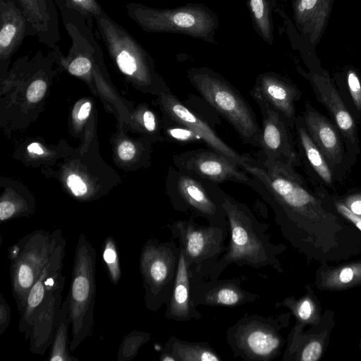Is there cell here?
Instances as JSON below:
<instances>
[{
  "instance_id": "8992f818",
  "label": "cell",
  "mask_w": 361,
  "mask_h": 361,
  "mask_svg": "<svg viewBox=\"0 0 361 361\" xmlns=\"http://www.w3.org/2000/svg\"><path fill=\"white\" fill-rule=\"evenodd\" d=\"M57 242V229H37L24 235L8 250L12 295L20 314L28 293L49 261Z\"/></svg>"
},
{
  "instance_id": "44dd1931",
  "label": "cell",
  "mask_w": 361,
  "mask_h": 361,
  "mask_svg": "<svg viewBox=\"0 0 361 361\" xmlns=\"http://www.w3.org/2000/svg\"><path fill=\"white\" fill-rule=\"evenodd\" d=\"M294 130L298 152L307 173L319 186L333 190L338 183L334 172L309 135L302 115L297 116Z\"/></svg>"
},
{
  "instance_id": "9c48e42d",
  "label": "cell",
  "mask_w": 361,
  "mask_h": 361,
  "mask_svg": "<svg viewBox=\"0 0 361 361\" xmlns=\"http://www.w3.org/2000/svg\"><path fill=\"white\" fill-rule=\"evenodd\" d=\"M173 238L178 240L192 274L204 278L207 271L226 251L228 227L198 224L195 217L177 220L167 226Z\"/></svg>"
},
{
  "instance_id": "4316f807",
  "label": "cell",
  "mask_w": 361,
  "mask_h": 361,
  "mask_svg": "<svg viewBox=\"0 0 361 361\" xmlns=\"http://www.w3.org/2000/svg\"><path fill=\"white\" fill-rule=\"evenodd\" d=\"M334 82L345 104L357 123L361 121V74L348 66L335 77Z\"/></svg>"
},
{
  "instance_id": "9a60e30c",
  "label": "cell",
  "mask_w": 361,
  "mask_h": 361,
  "mask_svg": "<svg viewBox=\"0 0 361 361\" xmlns=\"http://www.w3.org/2000/svg\"><path fill=\"white\" fill-rule=\"evenodd\" d=\"M63 267V264L60 265L54 272L32 318L28 340L30 350L36 355H44L53 340L63 302L62 293L66 276Z\"/></svg>"
},
{
  "instance_id": "2e32d148",
  "label": "cell",
  "mask_w": 361,
  "mask_h": 361,
  "mask_svg": "<svg viewBox=\"0 0 361 361\" xmlns=\"http://www.w3.org/2000/svg\"><path fill=\"white\" fill-rule=\"evenodd\" d=\"M245 276L204 279L191 272V295L196 306L235 307L253 302L259 295L242 287Z\"/></svg>"
},
{
  "instance_id": "60d3db41",
  "label": "cell",
  "mask_w": 361,
  "mask_h": 361,
  "mask_svg": "<svg viewBox=\"0 0 361 361\" xmlns=\"http://www.w3.org/2000/svg\"><path fill=\"white\" fill-rule=\"evenodd\" d=\"M143 124L145 129L152 133H154L159 128L156 116L150 110H146L142 116Z\"/></svg>"
},
{
  "instance_id": "f1b7e54d",
  "label": "cell",
  "mask_w": 361,
  "mask_h": 361,
  "mask_svg": "<svg viewBox=\"0 0 361 361\" xmlns=\"http://www.w3.org/2000/svg\"><path fill=\"white\" fill-rule=\"evenodd\" d=\"M287 307L295 316L298 322L296 326L302 327L303 324H313L318 321V310L313 299L309 295H305L299 299L295 297H288L281 302L276 303L275 307Z\"/></svg>"
},
{
  "instance_id": "8d00e7d4",
  "label": "cell",
  "mask_w": 361,
  "mask_h": 361,
  "mask_svg": "<svg viewBox=\"0 0 361 361\" xmlns=\"http://www.w3.org/2000/svg\"><path fill=\"white\" fill-rule=\"evenodd\" d=\"M338 197L352 212L361 217V188L348 190Z\"/></svg>"
},
{
  "instance_id": "7bdbcfd3",
  "label": "cell",
  "mask_w": 361,
  "mask_h": 361,
  "mask_svg": "<svg viewBox=\"0 0 361 361\" xmlns=\"http://www.w3.org/2000/svg\"><path fill=\"white\" fill-rule=\"evenodd\" d=\"M91 104L88 102L82 104L78 113L79 120L83 121L88 117L91 110Z\"/></svg>"
},
{
  "instance_id": "484cf974",
  "label": "cell",
  "mask_w": 361,
  "mask_h": 361,
  "mask_svg": "<svg viewBox=\"0 0 361 361\" xmlns=\"http://www.w3.org/2000/svg\"><path fill=\"white\" fill-rule=\"evenodd\" d=\"M320 288L338 290L361 285V261L327 269L318 278Z\"/></svg>"
},
{
  "instance_id": "83f0119b",
  "label": "cell",
  "mask_w": 361,
  "mask_h": 361,
  "mask_svg": "<svg viewBox=\"0 0 361 361\" xmlns=\"http://www.w3.org/2000/svg\"><path fill=\"white\" fill-rule=\"evenodd\" d=\"M71 324L70 317V300L68 295L63 300L58 324L56 326L51 349L48 357L49 361H75L78 359L70 354L68 338L69 326Z\"/></svg>"
},
{
  "instance_id": "e0dca14e",
  "label": "cell",
  "mask_w": 361,
  "mask_h": 361,
  "mask_svg": "<svg viewBox=\"0 0 361 361\" xmlns=\"http://www.w3.org/2000/svg\"><path fill=\"white\" fill-rule=\"evenodd\" d=\"M250 96L257 102L278 112L293 130L298 115L296 103L302 92L290 80L274 73L259 75L250 90Z\"/></svg>"
},
{
  "instance_id": "ffe728a7",
  "label": "cell",
  "mask_w": 361,
  "mask_h": 361,
  "mask_svg": "<svg viewBox=\"0 0 361 361\" xmlns=\"http://www.w3.org/2000/svg\"><path fill=\"white\" fill-rule=\"evenodd\" d=\"M27 22L29 36L50 49L60 40L59 15L54 0H15Z\"/></svg>"
},
{
  "instance_id": "52a82bcc",
  "label": "cell",
  "mask_w": 361,
  "mask_h": 361,
  "mask_svg": "<svg viewBox=\"0 0 361 361\" xmlns=\"http://www.w3.org/2000/svg\"><path fill=\"white\" fill-rule=\"evenodd\" d=\"M166 189L176 211L204 219L210 225L228 227L222 190L218 184L198 179L174 166L169 170Z\"/></svg>"
},
{
  "instance_id": "74e56055",
  "label": "cell",
  "mask_w": 361,
  "mask_h": 361,
  "mask_svg": "<svg viewBox=\"0 0 361 361\" xmlns=\"http://www.w3.org/2000/svg\"><path fill=\"white\" fill-rule=\"evenodd\" d=\"M47 89L46 82L42 79L33 80L27 90V99L31 102L39 101L44 95Z\"/></svg>"
},
{
  "instance_id": "8fae6325",
  "label": "cell",
  "mask_w": 361,
  "mask_h": 361,
  "mask_svg": "<svg viewBox=\"0 0 361 361\" xmlns=\"http://www.w3.org/2000/svg\"><path fill=\"white\" fill-rule=\"evenodd\" d=\"M305 77L309 81L316 99L326 108L330 119L340 131L353 166L361 152L358 123L326 71L313 70L305 73Z\"/></svg>"
},
{
  "instance_id": "277c9868",
  "label": "cell",
  "mask_w": 361,
  "mask_h": 361,
  "mask_svg": "<svg viewBox=\"0 0 361 361\" xmlns=\"http://www.w3.org/2000/svg\"><path fill=\"white\" fill-rule=\"evenodd\" d=\"M96 272V250L86 235L82 233L75 247L68 293L72 328L70 351H75L93 333Z\"/></svg>"
},
{
  "instance_id": "ba28073f",
  "label": "cell",
  "mask_w": 361,
  "mask_h": 361,
  "mask_svg": "<svg viewBox=\"0 0 361 361\" xmlns=\"http://www.w3.org/2000/svg\"><path fill=\"white\" fill-rule=\"evenodd\" d=\"M180 248L174 240L161 242L152 238L143 245L139 259L147 310H159L171 295Z\"/></svg>"
},
{
  "instance_id": "7a4b0ae2",
  "label": "cell",
  "mask_w": 361,
  "mask_h": 361,
  "mask_svg": "<svg viewBox=\"0 0 361 361\" xmlns=\"http://www.w3.org/2000/svg\"><path fill=\"white\" fill-rule=\"evenodd\" d=\"M221 200L228 224L229 242L226 251L202 279H218L231 264L255 269L270 267L281 272L278 255L282 247L271 241L269 226L260 222L246 204L224 190Z\"/></svg>"
},
{
  "instance_id": "d590c367",
  "label": "cell",
  "mask_w": 361,
  "mask_h": 361,
  "mask_svg": "<svg viewBox=\"0 0 361 361\" xmlns=\"http://www.w3.org/2000/svg\"><path fill=\"white\" fill-rule=\"evenodd\" d=\"M252 12L259 27L268 37L269 34L268 10L264 0H250Z\"/></svg>"
},
{
  "instance_id": "30bf717a",
  "label": "cell",
  "mask_w": 361,
  "mask_h": 361,
  "mask_svg": "<svg viewBox=\"0 0 361 361\" xmlns=\"http://www.w3.org/2000/svg\"><path fill=\"white\" fill-rule=\"evenodd\" d=\"M54 1L72 44L66 58L57 45L51 49L49 54L52 58L65 61L71 74L75 76L85 75L91 71L97 60L102 56V47L93 33L95 20L70 8L61 0Z\"/></svg>"
},
{
  "instance_id": "5b68a950",
  "label": "cell",
  "mask_w": 361,
  "mask_h": 361,
  "mask_svg": "<svg viewBox=\"0 0 361 361\" xmlns=\"http://www.w3.org/2000/svg\"><path fill=\"white\" fill-rule=\"evenodd\" d=\"M286 314H245L226 331V340L233 355L245 361H271L277 358L285 341L281 329Z\"/></svg>"
},
{
  "instance_id": "cb8c5ba5",
  "label": "cell",
  "mask_w": 361,
  "mask_h": 361,
  "mask_svg": "<svg viewBox=\"0 0 361 361\" xmlns=\"http://www.w3.org/2000/svg\"><path fill=\"white\" fill-rule=\"evenodd\" d=\"M334 0H295V18L302 32L316 46L328 24Z\"/></svg>"
},
{
  "instance_id": "ac0fdd59",
  "label": "cell",
  "mask_w": 361,
  "mask_h": 361,
  "mask_svg": "<svg viewBox=\"0 0 361 361\" xmlns=\"http://www.w3.org/2000/svg\"><path fill=\"white\" fill-rule=\"evenodd\" d=\"M258 106L262 116L259 147L260 155L267 160L283 159L291 162L296 167L301 166L292 129L278 112L262 104H258Z\"/></svg>"
},
{
  "instance_id": "d6986e66",
  "label": "cell",
  "mask_w": 361,
  "mask_h": 361,
  "mask_svg": "<svg viewBox=\"0 0 361 361\" xmlns=\"http://www.w3.org/2000/svg\"><path fill=\"white\" fill-rule=\"evenodd\" d=\"M161 104L166 116L185 124L200 135L208 147L240 164L242 154L225 142L214 130L213 126L191 110L184 102L169 91L163 94Z\"/></svg>"
},
{
  "instance_id": "f35d334b",
  "label": "cell",
  "mask_w": 361,
  "mask_h": 361,
  "mask_svg": "<svg viewBox=\"0 0 361 361\" xmlns=\"http://www.w3.org/2000/svg\"><path fill=\"white\" fill-rule=\"evenodd\" d=\"M11 318V309L3 294H0V335L7 329Z\"/></svg>"
},
{
  "instance_id": "4fadbf2b",
  "label": "cell",
  "mask_w": 361,
  "mask_h": 361,
  "mask_svg": "<svg viewBox=\"0 0 361 361\" xmlns=\"http://www.w3.org/2000/svg\"><path fill=\"white\" fill-rule=\"evenodd\" d=\"M126 13L142 30L150 32L183 31L201 35L209 27L205 14L195 10H165L129 2L125 4Z\"/></svg>"
},
{
  "instance_id": "3957f363",
  "label": "cell",
  "mask_w": 361,
  "mask_h": 361,
  "mask_svg": "<svg viewBox=\"0 0 361 361\" xmlns=\"http://www.w3.org/2000/svg\"><path fill=\"white\" fill-rule=\"evenodd\" d=\"M190 84L236 131L244 144L259 147L261 128L247 101L222 76L207 68L188 72Z\"/></svg>"
},
{
  "instance_id": "4dcf8cb0",
  "label": "cell",
  "mask_w": 361,
  "mask_h": 361,
  "mask_svg": "<svg viewBox=\"0 0 361 361\" xmlns=\"http://www.w3.org/2000/svg\"><path fill=\"white\" fill-rule=\"evenodd\" d=\"M165 134L167 137L178 145H190L204 142L202 137L185 124L166 116Z\"/></svg>"
},
{
  "instance_id": "5bb4252c",
  "label": "cell",
  "mask_w": 361,
  "mask_h": 361,
  "mask_svg": "<svg viewBox=\"0 0 361 361\" xmlns=\"http://www.w3.org/2000/svg\"><path fill=\"white\" fill-rule=\"evenodd\" d=\"M302 116L309 135L334 171L338 183L341 182L353 166L340 131L308 100L305 102Z\"/></svg>"
},
{
  "instance_id": "1f68e13d",
  "label": "cell",
  "mask_w": 361,
  "mask_h": 361,
  "mask_svg": "<svg viewBox=\"0 0 361 361\" xmlns=\"http://www.w3.org/2000/svg\"><path fill=\"white\" fill-rule=\"evenodd\" d=\"M102 257L109 279L116 286L120 281L121 271L118 247L114 238L111 236H108L104 240Z\"/></svg>"
},
{
  "instance_id": "836d02e7",
  "label": "cell",
  "mask_w": 361,
  "mask_h": 361,
  "mask_svg": "<svg viewBox=\"0 0 361 361\" xmlns=\"http://www.w3.org/2000/svg\"><path fill=\"white\" fill-rule=\"evenodd\" d=\"M70 8L78 11L85 16L95 18L100 16L104 10L98 0H61Z\"/></svg>"
},
{
  "instance_id": "b9f144b4",
  "label": "cell",
  "mask_w": 361,
  "mask_h": 361,
  "mask_svg": "<svg viewBox=\"0 0 361 361\" xmlns=\"http://www.w3.org/2000/svg\"><path fill=\"white\" fill-rule=\"evenodd\" d=\"M118 153L122 160L128 161L135 156V147L131 142L125 141L119 145Z\"/></svg>"
},
{
  "instance_id": "7c38bea8",
  "label": "cell",
  "mask_w": 361,
  "mask_h": 361,
  "mask_svg": "<svg viewBox=\"0 0 361 361\" xmlns=\"http://www.w3.org/2000/svg\"><path fill=\"white\" fill-rule=\"evenodd\" d=\"M174 166L198 179L216 184L232 181L249 185L250 175L234 161L211 148L176 154Z\"/></svg>"
},
{
  "instance_id": "7402d4cb",
  "label": "cell",
  "mask_w": 361,
  "mask_h": 361,
  "mask_svg": "<svg viewBox=\"0 0 361 361\" xmlns=\"http://www.w3.org/2000/svg\"><path fill=\"white\" fill-rule=\"evenodd\" d=\"M179 246V245H178ZM180 252L178 267L171 295L166 304L165 317L178 322L200 320L202 314L197 309L191 295V271L186 262L183 249Z\"/></svg>"
},
{
  "instance_id": "ee69618b",
  "label": "cell",
  "mask_w": 361,
  "mask_h": 361,
  "mask_svg": "<svg viewBox=\"0 0 361 361\" xmlns=\"http://www.w3.org/2000/svg\"><path fill=\"white\" fill-rule=\"evenodd\" d=\"M27 150L30 152L35 153L37 154H43L42 149L40 147V146L38 145V143H36V142H33V143L30 144L27 147Z\"/></svg>"
},
{
  "instance_id": "ab89813d",
  "label": "cell",
  "mask_w": 361,
  "mask_h": 361,
  "mask_svg": "<svg viewBox=\"0 0 361 361\" xmlns=\"http://www.w3.org/2000/svg\"><path fill=\"white\" fill-rule=\"evenodd\" d=\"M67 183L75 196L81 197L87 193V186L78 175H70L68 178Z\"/></svg>"
},
{
  "instance_id": "e575fe53",
  "label": "cell",
  "mask_w": 361,
  "mask_h": 361,
  "mask_svg": "<svg viewBox=\"0 0 361 361\" xmlns=\"http://www.w3.org/2000/svg\"><path fill=\"white\" fill-rule=\"evenodd\" d=\"M323 346L318 340H312L306 343L300 350L295 351L290 357L295 354L296 360L300 361H317L322 356Z\"/></svg>"
},
{
  "instance_id": "d6a6232c",
  "label": "cell",
  "mask_w": 361,
  "mask_h": 361,
  "mask_svg": "<svg viewBox=\"0 0 361 361\" xmlns=\"http://www.w3.org/2000/svg\"><path fill=\"white\" fill-rule=\"evenodd\" d=\"M183 102L191 110L209 124H221L220 115L202 97L200 98L195 95H190Z\"/></svg>"
},
{
  "instance_id": "f546056e",
  "label": "cell",
  "mask_w": 361,
  "mask_h": 361,
  "mask_svg": "<svg viewBox=\"0 0 361 361\" xmlns=\"http://www.w3.org/2000/svg\"><path fill=\"white\" fill-rule=\"evenodd\" d=\"M150 338L151 334L148 332L134 330L128 333L123 337L118 348V361H130L134 359Z\"/></svg>"
},
{
  "instance_id": "d4e9b609",
  "label": "cell",
  "mask_w": 361,
  "mask_h": 361,
  "mask_svg": "<svg viewBox=\"0 0 361 361\" xmlns=\"http://www.w3.org/2000/svg\"><path fill=\"white\" fill-rule=\"evenodd\" d=\"M170 353L176 361H221L220 355L207 342H188L171 336L162 350Z\"/></svg>"
},
{
  "instance_id": "603a6c76",
  "label": "cell",
  "mask_w": 361,
  "mask_h": 361,
  "mask_svg": "<svg viewBox=\"0 0 361 361\" xmlns=\"http://www.w3.org/2000/svg\"><path fill=\"white\" fill-rule=\"evenodd\" d=\"M29 36L25 15L15 0H0V61L6 63Z\"/></svg>"
},
{
  "instance_id": "6da1fadb",
  "label": "cell",
  "mask_w": 361,
  "mask_h": 361,
  "mask_svg": "<svg viewBox=\"0 0 361 361\" xmlns=\"http://www.w3.org/2000/svg\"><path fill=\"white\" fill-rule=\"evenodd\" d=\"M239 166L250 176L248 187L269 205L275 221L290 241L297 240L307 228L337 220L319 190L314 192L309 188L291 162L246 153L242 154Z\"/></svg>"
}]
</instances>
